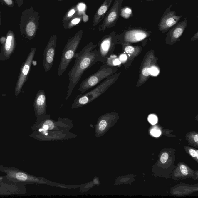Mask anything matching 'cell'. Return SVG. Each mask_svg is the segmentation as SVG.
<instances>
[{"mask_svg": "<svg viewBox=\"0 0 198 198\" xmlns=\"http://www.w3.org/2000/svg\"><path fill=\"white\" fill-rule=\"evenodd\" d=\"M97 46V44H94L92 42L89 43L80 52L74 55L75 62L69 73V83L66 100H68L71 95L84 72L97 62H103L98 50L96 49Z\"/></svg>", "mask_w": 198, "mask_h": 198, "instance_id": "obj_1", "label": "cell"}, {"mask_svg": "<svg viewBox=\"0 0 198 198\" xmlns=\"http://www.w3.org/2000/svg\"><path fill=\"white\" fill-rule=\"evenodd\" d=\"M40 18L39 13L33 7L26 8L22 12L19 23V30L24 38L30 40L35 37L39 28Z\"/></svg>", "mask_w": 198, "mask_h": 198, "instance_id": "obj_2", "label": "cell"}, {"mask_svg": "<svg viewBox=\"0 0 198 198\" xmlns=\"http://www.w3.org/2000/svg\"><path fill=\"white\" fill-rule=\"evenodd\" d=\"M118 74H115L106 78L95 88L84 95H80L75 97L72 105V108L82 107L90 103L106 91L117 80Z\"/></svg>", "mask_w": 198, "mask_h": 198, "instance_id": "obj_3", "label": "cell"}, {"mask_svg": "<svg viewBox=\"0 0 198 198\" xmlns=\"http://www.w3.org/2000/svg\"><path fill=\"white\" fill-rule=\"evenodd\" d=\"M83 33V31L82 30H79L68 40L62 51L58 66V76H61L64 73L72 60L74 58V55L76 53L77 49L82 38Z\"/></svg>", "mask_w": 198, "mask_h": 198, "instance_id": "obj_4", "label": "cell"}, {"mask_svg": "<svg viewBox=\"0 0 198 198\" xmlns=\"http://www.w3.org/2000/svg\"><path fill=\"white\" fill-rule=\"evenodd\" d=\"M116 71L115 67L105 63L101 66L96 73L84 79L80 84L78 91L83 93L88 90L96 86L104 79L113 75Z\"/></svg>", "mask_w": 198, "mask_h": 198, "instance_id": "obj_5", "label": "cell"}, {"mask_svg": "<svg viewBox=\"0 0 198 198\" xmlns=\"http://www.w3.org/2000/svg\"><path fill=\"white\" fill-rule=\"evenodd\" d=\"M36 47L31 48L26 60L23 62L21 68L20 73L16 85L14 93L16 96H18L21 92L23 85L27 80L32 63L36 51Z\"/></svg>", "mask_w": 198, "mask_h": 198, "instance_id": "obj_6", "label": "cell"}, {"mask_svg": "<svg viewBox=\"0 0 198 198\" xmlns=\"http://www.w3.org/2000/svg\"><path fill=\"white\" fill-rule=\"evenodd\" d=\"M123 0H115L112 6L106 14L102 24L99 26L98 30L104 31L107 28L115 25L120 16Z\"/></svg>", "mask_w": 198, "mask_h": 198, "instance_id": "obj_7", "label": "cell"}, {"mask_svg": "<svg viewBox=\"0 0 198 198\" xmlns=\"http://www.w3.org/2000/svg\"><path fill=\"white\" fill-rule=\"evenodd\" d=\"M117 39L114 31L102 38L99 41L98 46L100 56L102 60L103 63H106L107 59L110 57L112 50Z\"/></svg>", "mask_w": 198, "mask_h": 198, "instance_id": "obj_8", "label": "cell"}, {"mask_svg": "<svg viewBox=\"0 0 198 198\" xmlns=\"http://www.w3.org/2000/svg\"><path fill=\"white\" fill-rule=\"evenodd\" d=\"M2 48L0 52V61H5L10 58L16 46L15 35L13 31L9 30L6 36L0 38Z\"/></svg>", "mask_w": 198, "mask_h": 198, "instance_id": "obj_9", "label": "cell"}, {"mask_svg": "<svg viewBox=\"0 0 198 198\" xmlns=\"http://www.w3.org/2000/svg\"><path fill=\"white\" fill-rule=\"evenodd\" d=\"M173 4H172L166 9L163 15L160 19L158 24L159 30L162 33L168 31L174 25L179 22L182 15H177L176 12L172 11L171 8Z\"/></svg>", "mask_w": 198, "mask_h": 198, "instance_id": "obj_10", "label": "cell"}, {"mask_svg": "<svg viewBox=\"0 0 198 198\" xmlns=\"http://www.w3.org/2000/svg\"><path fill=\"white\" fill-rule=\"evenodd\" d=\"M57 40V35L51 36L44 51L43 67L45 72H48L53 66Z\"/></svg>", "mask_w": 198, "mask_h": 198, "instance_id": "obj_11", "label": "cell"}, {"mask_svg": "<svg viewBox=\"0 0 198 198\" xmlns=\"http://www.w3.org/2000/svg\"><path fill=\"white\" fill-rule=\"evenodd\" d=\"M151 32L147 31L143 29L133 28L125 31L120 35L124 41L128 42H136L142 41L150 35Z\"/></svg>", "mask_w": 198, "mask_h": 198, "instance_id": "obj_12", "label": "cell"}, {"mask_svg": "<svg viewBox=\"0 0 198 198\" xmlns=\"http://www.w3.org/2000/svg\"><path fill=\"white\" fill-rule=\"evenodd\" d=\"M188 21V18H185L182 21L179 22L174 25L168 31L167 39L172 43L177 41L182 35L187 26Z\"/></svg>", "mask_w": 198, "mask_h": 198, "instance_id": "obj_13", "label": "cell"}, {"mask_svg": "<svg viewBox=\"0 0 198 198\" xmlns=\"http://www.w3.org/2000/svg\"><path fill=\"white\" fill-rule=\"evenodd\" d=\"M44 90H40L38 92L34 101V109L38 115L46 113V98Z\"/></svg>", "mask_w": 198, "mask_h": 198, "instance_id": "obj_14", "label": "cell"}, {"mask_svg": "<svg viewBox=\"0 0 198 198\" xmlns=\"http://www.w3.org/2000/svg\"><path fill=\"white\" fill-rule=\"evenodd\" d=\"M113 1V0H105L104 2L98 9L94 15L93 21V26H95L98 25L100 22L104 19Z\"/></svg>", "mask_w": 198, "mask_h": 198, "instance_id": "obj_15", "label": "cell"}, {"mask_svg": "<svg viewBox=\"0 0 198 198\" xmlns=\"http://www.w3.org/2000/svg\"><path fill=\"white\" fill-rule=\"evenodd\" d=\"M78 13V7L77 6H73L67 11L62 19V24L65 29L66 30L70 21L76 16Z\"/></svg>", "mask_w": 198, "mask_h": 198, "instance_id": "obj_16", "label": "cell"}, {"mask_svg": "<svg viewBox=\"0 0 198 198\" xmlns=\"http://www.w3.org/2000/svg\"><path fill=\"white\" fill-rule=\"evenodd\" d=\"M78 12H79V13H78V14L70 21L68 26H67V29L73 28L79 24L82 21L83 14L85 12L82 13V12H80L79 10H78Z\"/></svg>", "mask_w": 198, "mask_h": 198, "instance_id": "obj_17", "label": "cell"}, {"mask_svg": "<svg viewBox=\"0 0 198 198\" xmlns=\"http://www.w3.org/2000/svg\"><path fill=\"white\" fill-rule=\"evenodd\" d=\"M133 12L131 9L129 7L126 6L122 8L121 10V16L125 19H129L132 16Z\"/></svg>", "mask_w": 198, "mask_h": 198, "instance_id": "obj_18", "label": "cell"}, {"mask_svg": "<svg viewBox=\"0 0 198 198\" xmlns=\"http://www.w3.org/2000/svg\"><path fill=\"white\" fill-rule=\"evenodd\" d=\"M15 177L16 179L21 181H26L28 179V175L22 172H17L16 173Z\"/></svg>", "mask_w": 198, "mask_h": 198, "instance_id": "obj_19", "label": "cell"}, {"mask_svg": "<svg viewBox=\"0 0 198 198\" xmlns=\"http://www.w3.org/2000/svg\"><path fill=\"white\" fill-rule=\"evenodd\" d=\"M0 3L10 8H13L14 5V0H0Z\"/></svg>", "mask_w": 198, "mask_h": 198, "instance_id": "obj_20", "label": "cell"}, {"mask_svg": "<svg viewBox=\"0 0 198 198\" xmlns=\"http://www.w3.org/2000/svg\"><path fill=\"white\" fill-rule=\"evenodd\" d=\"M149 122L152 125L156 124L157 122V118L156 115L153 114H151L149 115L148 118Z\"/></svg>", "mask_w": 198, "mask_h": 198, "instance_id": "obj_21", "label": "cell"}, {"mask_svg": "<svg viewBox=\"0 0 198 198\" xmlns=\"http://www.w3.org/2000/svg\"><path fill=\"white\" fill-rule=\"evenodd\" d=\"M160 71L159 69L156 67L153 66L150 68V75L154 76H156L159 74Z\"/></svg>", "mask_w": 198, "mask_h": 198, "instance_id": "obj_22", "label": "cell"}, {"mask_svg": "<svg viewBox=\"0 0 198 198\" xmlns=\"http://www.w3.org/2000/svg\"><path fill=\"white\" fill-rule=\"evenodd\" d=\"M107 126V122L105 120H102L100 121L99 124L98 128L101 131L104 130Z\"/></svg>", "mask_w": 198, "mask_h": 198, "instance_id": "obj_23", "label": "cell"}, {"mask_svg": "<svg viewBox=\"0 0 198 198\" xmlns=\"http://www.w3.org/2000/svg\"><path fill=\"white\" fill-rule=\"evenodd\" d=\"M135 48L132 46H127L125 48V51L126 53L129 54H132L134 52Z\"/></svg>", "mask_w": 198, "mask_h": 198, "instance_id": "obj_24", "label": "cell"}, {"mask_svg": "<svg viewBox=\"0 0 198 198\" xmlns=\"http://www.w3.org/2000/svg\"><path fill=\"white\" fill-rule=\"evenodd\" d=\"M150 68L148 67L144 68L143 69H142V72L143 76L145 77L149 76L150 75Z\"/></svg>", "mask_w": 198, "mask_h": 198, "instance_id": "obj_25", "label": "cell"}, {"mask_svg": "<svg viewBox=\"0 0 198 198\" xmlns=\"http://www.w3.org/2000/svg\"><path fill=\"white\" fill-rule=\"evenodd\" d=\"M151 134L155 137H158L161 134V132L160 130L154 129L152 130L151 131Z\"/></svg>", "mask_w": 198, "mask_h": 198, "instance_id": "obj_26", "label": "cell"}, {"mask_svg": "<svg viewBox=\"0 0 198 198\" xmlns=\"http://www.w3.org/2000/svg\"><path fill=\"white\" fill-rule=\"evenodd\" d=\"M168 154L167 152L164 153L162 155V156H161V159H160V160H161V162L163 164L165 163V162H167V160H168Z\"/></svg>", "mask_w": 198, "mask_h": 198, "instance_id": "obj_27", "label": "cell"}, {"mask_svg": "<svg viewBox=\"0 0 198 198\" xmlns=\"http://www.w3.org/2000/svg\"><path fill=\"white\" fill-rule=\"evenodd\" d=\"M180 170L181 171L182 173L184 175L186 176L188 174L187 169L186 167L184 165H182L180 167Z\"/></svg>", "mask_w": 198, "mask_h": 198, "instance_id": "obj_28", "label": "cell"}, {"mask_svg": "<svg viewBox=\"0 0 198 198\" xmlns=\"http://www.w3.org/2000/svg\"><path fill=\"white\" fill-rule=\"evenodd\" d=\"M44 122L48 126L49 130H52L54 127V124L52 120H47L45 121Z\"/></svg>", "mask_w": 198, "mask_h": 198, "instance_id": "obj_29", "label": "cell"}, {"mask_svg": "<svg viewBox=\"0 0 198 198\" xmlns=\"http://www.w3.org/2000/svg\"><path fill=\"white\" fill-rule=\"evenodd\" d=\"M119 59L120 62H125L127 59V57L126 55L122 54L120 56Z\"/></svg>", "mask_w": 198, "mask_h": 198, "instance_id": "obj_30", "label": "cell"}, {"mask_svg": "<svg viewBox=\"0 0 198 198\" xmlns=\"http://www.w3.org/2000/svg\"><path fill=\"white\" fill-rule=\"evenodd\" d=\"M121 62H120L119 59H118V58H115L112 62V64H113V66H116L119 65L121 64Z\"/></svg>", "mask_w": 198, "mask_h": 198, "instance_id": "obj_31", "label": "cell"}, {"mask_svg": "<svg viewBox=\"0 0 198 198\" xmlns=\"http://www.w3.org/2000/svg\"><path fill=\"white\" fill-rule=\"evenodd\" d=\"M16 1L17 4H18V7L19 8H20L24 3V0H16Z\"/></svg>", "mask_w": 198, "mask_h": 198, "instance_id": "obj_32", "label": "cell"}, {"mask_svg": "<svg viewBox=\"0 0 198 198\" xmlns=\"http://www.w3.org/2000/svg\"><path fill=\"white\" fill-rule=\"evenodd\" d=\"M189 152L193 157H196V152L195 150H193V149H190L189 150Z\"/></svg>", "mask_w": 198, "mask_h": 198, "instance_id": "obj_33", "label": "cell"}, {"mask_svg": "<svg viewBox=\"0 0 198 198\" xmlns=\"http://www.w3.org/2000/svg\"><path fill=\"white\" fill-rule=\"evenodd\" d=\"M194 140L195 141V142L196 143L198 142V135L197 134H196L194 137Z\"/></svg>", "mask_w": 198, "mask_h": 198, "instance_id": "obj_34", "label": "cell"}, {"mask_svg": "<svg viewBox=\"0 0 198 198\" xmlns=\"http://www.w3.org/2000/svg\"><path fill=\"white\" fill-rule=\"evenodd\" d=\"M1 23H2V20H1V11H0V26H1Z\"/></svg>", "mask_w": 198, "mask_h": 198, "instance_id": "obj_35", "label": "cell"}, {"mask_svg": "<svg viewBox=\"0 0 198 198\" xmlns=\"http://www.w3.org/2000/svg\"><path fill=\"white\" fill-rule=\"evenodd\" d=\"M196 157H197V158L198 159V151H196Z\"/></svg>", "mask_w": 198, "mask_h": 198, "instance_id": "obj_36", "label": "cell"}, {"mask_svg": "<svg viewBox=\"0 0 198 198\" xmlns=\"http://www.w3.org/2000/svg\"><path fill=\"white\" fill-rule=\"evenodd\" d=\"M145 1H148V2H151V1H154L155 0H145Z\"/></svg>", "mask_w": 198, "mask_h": 198, "instance_id": "obj_37", "label": "cell"}, {"mask_svg": "<svg viewBox=\"0 0 198 198\" xmlns=\"http://www.w3.org/2000/svg\"><path fill=\"white\" fill-rule=\"evenodd\" d=\"M57 1H60V2H61V1H64V0H57Z\"/></svg>", "mask_w": 198, "mask_h": 198, "instance_id": "obj_38", "label": "cell"}]
</instances>
